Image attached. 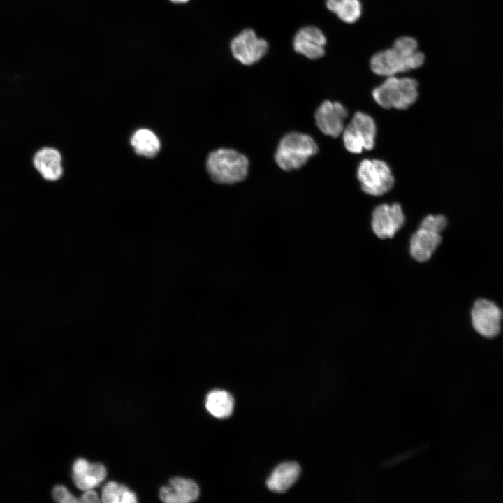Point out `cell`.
Listing matches in <instances>:
<instances>
[{
    "mask_svg": "<svg viewBox=\"0 0 503 503\" xmlns=\"http://www.w3.org/2000/svg\"><path fill=\"white\" fill-rule=\"evenodd\" d=\"M233 57L244 65H252L261 60L268 50V42L258 38L252 29H245L231 42Z\"/></svg>",
    "mask_w": 503,
    "mask_h": 503,
    "instance_id": "cell-7",
    "label": "cell"
},
{
    "mask_svg": "<svg viewBox=\"0 0 503 503\" xmlns=\"http://www.w3.org/2000/svg\"><path fill=\"white\" fill-rule=\"evenodd\" d=\"M405 217L401 205L381 204L376 207L372 216V228L380 238H391L402 228Z\"/></svg>",
    "mask_w": 503,
    "mask_h": 503,
    "instance_id": "cell-9",
    "label": "cell"
},
{
    "mask_svg": "<svg viewBox=\"0 0 503 503\" xmlns=\"http://www.w3.org/2000/svg\"><path fill=\"white\" fill-rule=\"evenodd\" d=\"M62 159L60 152L53 147H44L37 150L32 158L36 170L45 180L54 182L63 173Z\"/></svg>",
    "mask_w": 503,
    "mask_h": 503,
    "instance_id": "cell-13",
    "label": "cell"
},
{
    "mask_svg": "<svg viewBox=\"0 0 503 503\" xmlns=\"http://www.w3.org/2000/svg\"><path fill=\"white\" fill-rule=\"evenodd\" d=\"M131 144L138 154L147 157L154 156L160 149L159 138L147 129L136 131L131 139Z\"/></svg>",
    "mask_w": 503,
    "mask_h": 503,
    "instance_id": "cell-17",
    "label": "cell"
},
{
    "mask_svg": "<svg viewBox=\"0 0 503 503\" xmlns=\"http://www.w3.org/2000/svg\"><path fill=\"white\" fill-rule=\"evenodd\" d=\"M348 116L345 107L337 101L326 100L316 109L314 117L319 129L325 135L337 138L342 133Z\"/></svg>",
    "mask_w": 503,
    "mask_h": 503,
    "instance_id": "cell-10",
    "label": "cell"
},
{
    "mask_svg": "<svg viewBox=\"0 0 503 503\" xmlns=\"http://www.w3.org/2000/svg\"><path fill=\"white\" fill-rule=\"evenodd\" d=\"M418 83L412 78H398L395 75L386 79L372 92L375 102L385 109L405 110L411 106L418 96Z\"/></svg>",
    "mask_w": 503,
    "mask_h": 503,
    "instance_id": "cell-4",
    "label": "cell"
},
{
    "mask_svg": "<svg viewBox=\"0 0 503 503\" xmlns=\"http://www.w3.org/2000/svg\"><path fill=\"white\" fill-rule=\"evenodd\" d=\"M300 467L296 462H286L277 465L266 481L267 487L276 493L286 491L298 479Z\"/></svg>",
    "mask_w": 503,
    "mask_h": 503,
    "instance_id": "cell-15",
    "label": "cell"
},
{
    "mask_svg": "<svg viewBox=\"0 0 503 503\" xmlns=\"http://www.w3.org/2000/svg\"><path fill=\"white\" fill-rule=\"evenodd\" d=\"M170 485L162 486L159 490L160 499L167 503H188L199 496V488L191 479L173 477Z\"/></svg>",
    "mask_w": 503,
    "mask_h": 503,
    "instance_id": "cell-12",
    "label": "cell"
},
{
    "mask_svg": "<svg viewBox=\"0 0 503 503\" xmlns=\"http://www.w3.org/2000/svg\"><path fill=\"white\" fill-rule=\"evenodd\" d=\"M441 242L440 233L419 228L410 239L411 256L417 261L425 262L432 256Z\"/></svg>",
    "mask_w": 503,
    "mask_h": 503,
    "instance_id": "cell-14",
    "label": "cell"
},
{
    "mask_svg": "<svg viewBox=\"0 0 503 503\" xmlns=\"http://www.w3.org/2000/svg\"><path fill=\"white\" fill-rule=\"evenodd\" d=\"M137 502L136 494L128 490H126L121 497L122 503H134Z\"/></svg>",
    "mask_w": 503,
    "mask_h": 503,
    "instance_id": "cell-24",
    "label": "cell"
},
{
    "mask_svg": "<svg viewBox=\"0 0 503 503\" xmlns=\"http://www.w3.org/2000/svg\"><path fill=\"white\" fill-rule=\"evenodd\" d=\"M106 476V469L101 463L89 464L82 473L73 474L75 486L82 490H90L98 486Z\"/></svg>",
    "mask_w": 503,
    "mask_h": 503,
    "instance_id": "cell-18",
    "label": "cell"
},
{
    "mask_svg": "<svg viewBox=\"0 0 503 503\" xmlns=\"http://www.w3.org/2000/svg\"><path fill=\"white\" fill-rule=\"evenodd\" d=\"M80 500H81L82 502H86V503H89V502L95 503V502H101L97 493L95 491L92 490L91 489L86 490V492L82 494V495L81 496Z\"/></svg>",
    "mask_w": 503,
    "mask_h": 503,
    "instance_id": "cell-23",
    "label": "cell"
},
{
    "mask_svg": "<svg viewBox=\"0 0 503 503\" xmlns=\"http://www.w3.org/2000/svg\"><path fill=\"white\" fill-rule=\"evenodd\" d=\"M447 219L442 214L428 215L421 222L420 228L440 233L446 226Z\"/></svg>",
    "mask_w": 503,
    "mask_h": 503,
    "instance_id": "cell-21",
    "label": "cell"
},
{
    "mask_svg": "<svg viewBox=\"0 0 503 503\" xmlns=\"http://www.w3.org/2000/svg\"><path fill=\"white\" fill-rule=\"evenodd\" d=\"M362 190L367 194L380 196L389 191L395 179L389 166L380 159H363L357 169Z\"/></svg>",
    "mask_w": 503,
    "mask_h": 503,
    "instance_id": "cell-5",
    "label": "cell"
},
{
    "mask_svg": "<svg viewBox=\"0 0 503 503\" xmlns=\"http://www.w3.org/2000/svg\"><path fill=\"white\" fill-rule=\"evenodd\" d=\"M326 38L322 31L314 26H306L296 34L293 49L296 52L310 59H317L325 54Z\"/></svg>",
    "mask_w": 503,
    "mask_h": 503,
    "instance_id": "cell-11",
    "label": "cell"
},
{
    "mask_svg": "<svg viewBox=\"0 0 503 503\" xmlns=\"http://www.w3.org/2000/svg\"><path fill=\"white\" fill-rule=\"evenodd\" d=\"M361 13L360 0H344L335 14L344 22L352 24L359 19Z\"/></svg>",
    "mask_w": 503,
    "mask_h": 503,
    "instance_id": "cell-19",
    "label": "cell"
},
{
    "mask_svg": "<svg viewBox=\"0 0 503 503\" xmlns=\"http://www.w3.org/2000/svg\"><path fill=\"white\" fill-rule=\"evenodd\" d=\"M424 61L425 55L418 50L416 39L402 36L394 41L391 48L374 54L370 66L374 73L389 77L418 68Z\"/></svg>",
    "mask_w": 503,
    "mask_h": 503,
    "instance_id": "cell-1",
    "label": "cell"
},
{
    "mask_svg": "<svg viewBox=\"0 0 503 503\" xmlns=\"http://www.w3.org/2000/svg\"><path fill=\"white\" fill-rule=\"evenodd\" d=\"M471 317L472 326L479 335L493 338L499 334L502 312L493 302L477 300L472 307Z\"/></svg>",
    "mask_w": 503,
    "mask_h": 503,
    "instance_id": "cell-8",
    "label": "cell"
},
{
    "mask_svg": "<svg viewBox=\"0 0 503 503\" xmlns=\"http://www.w3.org/2000/svg\"><path fill=\"white\" fill-rule=\"evenodd\" d=\"M249 161L238 151L219 148L207 158L206 168L210 178L218 184H233L243 181L248 173Z\"/></svg>",
    "mask_w": 503,
    "mask_h": 503,
    "instance_id": "cell-2",
    "label": "cell"
},
{
    "mask_svg": "<svg viewBox=\"0 0 503 503\" xmlns=\"http://www.w3.org/2000/svg\"><path fill=\"white\" fill-rule=\"evenodd\" d=\"M126 490L128 488L125 485L110 481L102 490L101 501L105 503H119Z\"/></svg>",
    "mask_w": 503,
    "mask_h": 503,
    "instance_id": "cell-20",
    "label": "cell"
},
{
    "mask_svg": "<svg viewBox=\"0 0 503 503\" xmlns=\"http://www.w3.org/2000/svg\"><path fill=\"white\" fill-rule=\"evenodd\" d=\"M205 407L213 416L217 418H226L233 411L234 399L228 391L213 390L206 397Z\"/></svg>",
    "mask_w": 503,
    "mask_h": 503,
    "instance_id": "cell-16",
    "label": "cell"
},
{
    "mask_svg": "<svg viewBox=\"0 0 503 503\" xmlns=\"http://www.w3.org/2000/svg\"><path fill=\"white\" fill-rule=\"evenodd\" d=\"M52 496L57 502L61 503L82 502L80 499L73 495L64 486H56L52 490Z\"/></svg>",
    "mask_w": 503,
    "mask_h": 503,
    "instance_id": "cell-22",
    "label": "cell"
},
{
    "mask_svg": "<svg viewBox=\"0 0 503 503\" xmlns=\"http://www.w3.org/2000/svg\"><path fill=\"white\" fill-rule=\"evenodd\" d=\"M344 0H326L327 8L335 13Z\"/></svg>",
    "mask_w": 503,
    "mask_h": 503,
    "instance_id": "cell-25",
    "label": "cell"
},
{
    "mask_svg": "<svg viewBox=\"0 0 503 503\" xmlns=\"http://www.w3.org/2000/svg\"><path fill=\"white\" fill-rule=\"evenodd\" d=\"M376 133L373 118L365 112H357L342 133L344 145L353 154L371 150L374 147Z\"/></svg>",
    "mask_w": 503,
    "mask_h": 503,
    "instance_id": "cell-6",
    "label": "cell"
},
{
    "mask_svg": "<svg viewBox=\"0 0 503 503\" xmlns=\"http://www.w3.org/2000/svg\"><path fill=\"white\" fill-rule=\"evenodd\" d=\"M169 1H170L171 2L175 3H184L187 2L189 0H169Z\"/></svg>",
    "mask_w": 503,
    "mask_h": 503,
    "instance_id": "cell-26",
    "label": "cell"
},
{
    "mask_svg": "<svg viewBox=\"0 0 503 503\" xmlns=\"http://www.w3.org/2000/svg\"><path fill=\"white\" fill-rule=\"evenodd\" d=\"M318 151V145L312 136L290 132L280 140L275 153V161L284 171L298 170Z\"/></svg>",
    "mask_w": 503,
    "mask_h": 503,
    "instance_id": "cell-3",
    "label": "cell"
}]
</instances>
